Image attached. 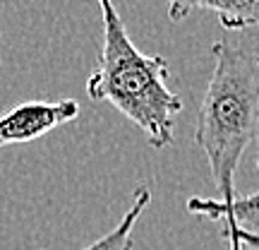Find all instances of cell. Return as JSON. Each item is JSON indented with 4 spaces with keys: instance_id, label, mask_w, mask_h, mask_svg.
Listing matches in <instances>:
<instances>
[{
    "instance_id": "cell-5",
    "label": "cell",
    "mask_w": 259,
    "mask_h": 250,
    "mask_svg": "<svg viewBox=\"0 0 259 250\" xmlns=\"http://www.w3.org/2000/svg\"><path fill=\"white\" fill-rule=\"evenodd\" d=\"M149 202H151V190L149 186H139L135 190V197H132V204L130 209L122 214V219L115 226H113L108 233H103L101 238H96L94 243H89L87 248L82 250H132L135 248V226H137L139 217L147 212ZM46 250V248H41Z\"/></svg>"
},
{
    "instance_id": "cell-4",
    "label": "cell",
    "mask_w": 259,
    "mask_h": 250,
    "mask_svg": "<svg viewBox=\"0 0 259 250\" xmlns=\"http://www.w3.org/2000/svg\"><path fill=\"white\" fill-rule=\"evenodd\" d=\"M170 22H183L197 10L213 12L226 31H247L259 22V0H166Z\"/></svg>"
},
{
    "instance_id": "cell-3",
    "label": "cell",
    "mask_w": 259,
    "mask_h": 250,
    "mask_svg": "<svg viewBox=\"0 0 259 250\" xmlns=\"http://www.w3.org/2000/svg\"><path fill=\"white\" fill-rule=\"evenodd\" d=\"M77 118H79V103L74 99L19 103L15 109L0 113V147L34 142Z\"/></svg>"
},
{
    "instance_id": "cell-1",
    "label": "cell",
    "mask_w": 259,
    "mask_h": 250,
    "mask_svg": "<svg viewBox=\"0 0 259 250\" xmlns=\"http://www.w3.org/2000/svg\"><path fill=\"white\" fill-rule=\"evenodd\" d=\"M213 70L199 103L194 142L209 161L219 200L190 197L187 212L223 224L231 250L257 248V193L235 195V173L242 154L257 137L259 53L254 34L226 37L211 46Z\"/></svg>"
},
{
    "instance_id": "cell-2",
    "label": "cell",
    "mask_w": 259,
    "mask_h": 250,
    "mask_svg": "<svg viewBox=\"0 0 259 250\" xmlns=\"http://www.w3.org/2000/svg\"><path fill=\"white\" fill-rule=\"evenodd\" d=\"M101 8L103 41L99 65L87 80L92 101L113 103L120 116L132 121L154 149L173 145L176 116L185 103L168 87V60L142 53L130 39L113 0H96Z\"/></svg>"
}]
</instances>
